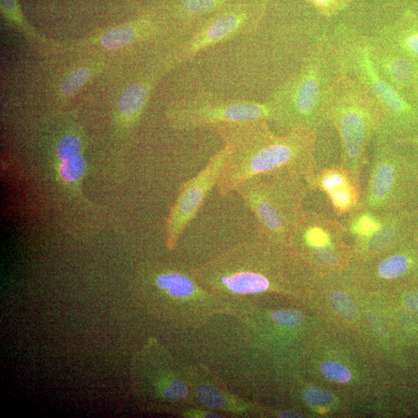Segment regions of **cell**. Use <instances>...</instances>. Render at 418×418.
<instances>
[{
    "mask_svg": "<svg viewBox=\"0 0 418 418\" xmlns=\"http://www.w3.org/2000/svg\"><path fill=\"white\" fill-rule=\"evenodd\" d=\"M224 140L228 156L217 185L226 197L249 178L284 167L298 170L308 182L317 172V133L295 129L276 135L267 120L219 124L213 127Z\"/></svg>",
    "mask_w": 418,
    "mask_h": 418,
    "instance_id": "1",
    "label": "cell"
},
{
    "mask_svg": "<svg viewBox=\"0 0 418 418\" xmlns=\"http://www.w3.org/2000/svg\"><path fill=\"white\" fill-rule=\"evenodd\" d=\"M342 73L331 35L320 37L300 70L275 91L268 102L274 123L287 132L307 129L318 132L328 122L327 94Z\"/></svg>",
    "mask_w": 418,
    "mask_h": 418,
    "instance_id": "2",
    "label": "cell"
},
{
    "mask_svg": "<svg viewBox=\"0 0 418 418\" xmlns=\"http://www.w3.org/2000/svg\"><path fill=\"white\" fill-rule=\"evenodd\" d=\"M325 115L340 136L341 165L362 190L360 178L368 147L382 124L381 108L365 87L342 72L327 94Z\"/></svg>",
    "mask_w": 418,
    "mask_h": 418,
    "instance_id": "3",
    "label": "cell"
},
{
    "mask_svg": "<svg viewBox=\"0 0 418 418\" xmlns=\"http://www.w3.org/2000/svg\"><path fill=\"white\" fill-rule=\"evenodd\" d=\"M308 191L298 170L284 167L247 179L235 192L254 214L260 235L290 246L305 214L303 204Z\"/></svg>",
    "mask_w": 418,
    "mask_h": 418,
    "instance_id": "4",
    "label": "cell"
},
{
    "mask_svg": "<svg viewBox=\"0 0 418 418\" xmlns=\"http://www.w3.org/2000/svg\"><path fill=\"white\" fill-rule=\"evenodd\" d=\"M341 72L354 78L371 94L382 112V124L376 135L396 140L413 109L406 98L390 85L376 70L371 58L368 37L346 26L331 35Z\"/></svg>",
    "mask_w": 418,
    "mask_h": 418,
    "instance_id": "5",
    "label": "cell"
},
{
    "mask_svg": "<svg viewBox=\"0 0 418 418\" xmlns=\"http://www.w3.org/2000/svg\"><path fill=\"white\" fill-rule=\"evenodd\" d=\"M394 140L374 139V154L360 206L375 211L402 210L417 181L416 167L404 158Z\"/></svg>",
    "mask_w": 418,
    "mask_h": 418,
    "instance_id": "6",
    "label": "cell"
},
{
    "mask_svg": "<svg viewBox=\"0 0 418 418\" xmlns=\"http://www.w3.org/2000/svg\"><path fill=\"white\" fill-rule=\"evenodd\" d=\"M167 118L174 129L186 131L253 120L274 122V112L268 101L222 98L213 93L200 92L172 104Z\"/></svg>",
    "mask_w": 418,
    "mask_h": 418,
    "instance_id": "7",
    "label": "cell"
},
{
    "mask_svg": "<svg viewBox=\"0 0 418 418\" xmlns=\"http://www.w3.org/2000/svg\"><path fill=\"white\" fill-rule=\"evenodd\" d=\"M261 9V6L253 0H241L226 6L181 38L160 67L165 72L171 70L211 47L252 31L257 28Z\"/></svg>",
    "mask_w": 418,
    "mask_h": 418,
    "instance_id": "8",
    "label": "cell"
},
{
    "mask_svg": "<svg viewBox=\"0 0 418 418\" xmlns=\"http://www.w3.org/2000/svg\"><path fill=\"white\" fill-rule=\"evenodd\" d=\"M412 217L406 210L375 211L359 206L346 215V235L362 254L376 257L387 252L406 237Z\"/></svg>",
    "mask_w": 418,
    "mask_h": 418,
    "instance_id": "9",
    "label": "cell"
},
{
    "mask_svg": "<svg viewBox=\"0 0 418 418\" xmlns=\"http://www.w3.org/2000/svg\"><path fill=\"white\" fill-rule=\"evenodd\" d=\"M342 221L313 211H306L296 226L290 246L299 249L324 269L341 266L346 248Z\"/></svg>",
    "mask_w": 418,
    "mask_h": 418,
    "instance_id": "10",
    "label": "cell"
},
{
    "mask_svg": "<svg viewBox=\"0 0 418 418\" xmlns=\"http://www.w3.org/2000/svg\"><path fill=\"white\" fill-rule=\"evenodd\" d=\"M228 156L226 147L208 160L195 176L182 185L166 220V244L173 249L188 224L197 215L213 188L218 185Z\"/></svg>",
    "mask_w": 418,
    "mask_h": 418,
    "instance_id": "11",
    "label": "cell"
},
{
    "mask_svg": "<svg viewBox=\"0 0 418 418\" xmlns=\"http://www.w3.org/2000/svg\"><path fill=\"white\" fill-rule=\"evenodd\" d=\"M368 45L371 58L383 79L401 94L408 89L414 75L408 58L380 35L368 37Z\"/></svg>",
    "mask_w": 418,
    "mask_h": 418,
    "instance_id": "12",
    "label": "cell"
},
{
    "mask_svg": "<svg viewBox=\"0 0 418 418\" xmlns=\"http://www.w3.org/2000/svg\"><path fill=\"white\" fill-rule=\"evenodd\" d=\"M162 32L160 24L155 20L140 19L104 31L90 39L89 43L108 51L119 50L156 38Z\"/></svg>",
    "mask_w": 418,
    "mask_h": 418,
    "instance_id": "13",
    "label": "cell"
},
{
    "mask_svg": "<svg viewBox=\"0 0 418 418\" xmlns=\"http://www.w3.org/2000/svg\"><path fill=\"white\" fill-rule=\"evenodd\" d=\"M161 72L164 71L160 69L157 73L135 81L121 93L117 104V120L124 129H129L138 122L149 102L158 74Z\"/></svg>",
    "mask_w": 418,
    "mask_h": 418,
    "instance_id": "14",
    "label": "cell"
},
{
    "mask_svg": "<svg viewBox=\"0 0 418 418\" xmlns=\"http://www.w3.org/2000/svg\"><path fill=\"white\" fill-rule=\"evenodd\" d=\"M239 1L241 0H179L178 31L180 39L197 28L213 13Z\"/></svg>",
    "mask_w": 418,
    "mask_h": 418,
    "instance_id": "15",
    "label": "cell"
},
{
    "mask_svg": "<svg viewBox=\"0 0 418 418\" xmlns=\"http://www.w3.org/2000/svg\"><path fill=\"white\" fill-rule=\"evenodd\" d=\"M351 183L348 171L340 164L317 172L308 185L310 190H320L327 194Z\"/></svg>",
    "mask_w": 418,
    "mask_h": 418,
    "instance_id": "16",
    "label": "cell"
},
{
    "mask_svg": "<svg viewBox=\"0 0 418 418\" xmlns=\"http://www.w3.org/2000/svg\"><path fill=\"white\" fill-rule=\"evenodd\" d=\"M155 284L175 298H187L197 292L190 276L178 271H165L157 275Z\"/></svg>",
    "mask_w": 418,
    "mask_h": 418,
    "instance_id": "17",
    "label": "cell"
},
{
    "mask_svg": "<svg viewBox=\"0 0 418 418\" xmlns=\"http://www.w3.org/2000/svg\"><path fill=\"white\" fill-rule=\"evenodd\" d=\"M102 64H92L76 67L62 78L59 85L60 95L69 97L75 95L80 90L102 71Z\"/></svg>",
    "mask_w": 418,
    "mask_h": 418,
    "instance_id": "18",
    "label": "cell"
},
{
    "mask_svg": "<svg viewBox=\"0 0 418 418\" xmlns=\"http://www.w3.org/2000/svg\"><path fill=\"white\" fill-rule=\"evenodd\" d=\"M362 192V190L351 183L327 195L335 214L339 217H346L361 203Z\"/></svg>",
    "mask_w": 418,
    "mask_h": 418,
    "instance_id": "19",
    "label": "cell"
},
{
    "mask_svg": "<svg viewBox=\"0 0 418 418\" xmlns=\"http://www.w3.org/2000/svg\"><path fill=\"white\" fill-rule=\"evenodd\" d=\"M411 267V260L403 253H391L383 258L376 267V274L383 280H394L406 275Z\"/></svg>",
    "mask_w": 418,
    "mask_h": 418,
    "instance_id": "20",
    "label": "cell"
},
{
    "mask_svg": "<svg viewBox=\"0 0 418 418\" xmlns=\"http://www.w3.org/2000/svg\"><path fill=\"white\" fill-rule=\"evenodd\" d=\"M1 13L6 22L31 39L42 40L38 33L31 28L23 15L18 0H0Z\"/></svg>",
    "mask_w": 418,
    "mask_h": 418,
    "instance_id": "21",
    "label": "cell"
},
{
    "mask_svg": "<svg viewBox=\"0 0 418 418\" xmlns=\"http://www.w3.org/2000/svg\"><path fill=\"white\" fill-rule=\"evenodd\" d=\"M58 172L60 180L66 184H76L82 180L87 171V162L83 153L58 162Z\"/></svg>",
    "mask_w": 418,
    "mask_h": 418,
    "instance_id": "22",
    "label": "cell"
},
{
    "mask_svg": "<svg viewBox=\"0 0 418 418\" xmlns=\"http://www.w3.org/2000/svg\"><path fill=\"white\" fill-rule=\"evenodd\" d=\"M378 35L402 53L404 51L408 55L418 58V31L396 33L390 30H383Z\"/></svg>",
    "mask_w": 418,
    "mask_h": 418,
    "instance_id": "23",
    "label": "cell"
},
{
    "mask_svg": "<svg viewBox=\"0 0 418 418\" xmlns=\"http://www.w3.org/2000/svg\"><path fill=\"white\" fill-rule=\"evenodd\" d=\"M84 143L83 138L77 133H69L58 140L56 155L58 162L69 159L83 153Z\"/></svg>",
    "mask_w": 418,
    "mask_h": 418,
    "instance_id": "24",
    "label": "cell"
},
{
    "mask_svg": "<svg viewBox=\"0 0 418 418\" xmlns=\"http://www.w3.org/2000/svg\"><path fill=\"white\" fill-rule=\"evenodd\" d=\"M331 306L343 319L352 321L356 318L357 308L351 296L342 291H334L330 294Z\"/></svg>",
    "mask_w": 418,
    "mask_h": 418,
    "instance_id": "25",
    "label": "cell"
},
{
    "mask_svg": "<svg viewBox=\"0 0 418 418\" xmlns=\"http://www.w3.org/2000/svg\"><path fill=\"white\" fill-rule=\"evenodd\" d=\"M320 372L327 380L339 383H348L352 377L351 372L346 366L335 361L322 362Z\"/></svg>",
    "mask_w": 418,
    "mask_h": 418,
    "instance_id": "26",
    "label": "cell"
},
{
    "mask_svg": "<svg viewBox=\"0 0 418 418\" xmlns=\"http://www.w3.org/2000/svg\"><path fill=\"white\" fill-rule=\"evenodd\" d=\"M303 399L315 407H326L333 403V395L319 387H309L303 392Z\"/></svg>",
    "mask_w": 418,
    "mask_h": 418,
    "instance_id": "27",
    "label": "cell"
},
{
    "mask_svg": "<svg viewBox=\"0 0 418 418\" xmlns=\"http://www.w3.org/2000/svg\"><path fill=\"white\" fill-rule=\"evenodd\" d=\"M272 319L276 325L295 328L301 325L303 316L299 312L294 311V310H280L272 314Z\"/></svg>",
    "mask_w": 418,
    "mask_h": 418,
    "instance_id": "28",
    "label": "cell"
},
{
    "mask_svg": "<svg viewBox=\"0 0 418 418\" xmlns=\"http://www.w3.org/2000/svg\"><path fill=\"white\" fill-rule=\"evenodd\" d=\"M318 8L323 15H332L344 6L339 0H308Z\"/></svg>",
    "mask_w": 418,
    "mask_h": 418,
    "instance_id": "29",
    "label": "cell"
},
{
    "mask_svg": "<svg viewBox=\"0 0 418 418\" xmlns=\"http://www.w3.org/2000/svg\"><path fill=\"white\" fill-rule=\"evenodd\" d=\"M403 304L410 311L418 313V292H410L406 295Z\"/></svg>",
    "mask_w": 418,
    "mask_h": 418,
    "instance_id": "30",
    "label": "cell"
},
{
    "mask_svg": "<svg viewBox=\"0 0 418 418\" xmlns=\"http://www.w3.org/2000/svg\"><path fill=\"white\" fill-rule=\"evenodd\" d=\"M410 85L414 86V89L418 95V67L415 70L414 67V75L412 78V82H411Z\"/></svg>",
    "mask_w": 418,
    "mask_h": 418,
    "instance_id": "31",
    "label": "cell"
},
{
    "mask_svg": "<svg viewBox=\"0 0 418 418\" xmlns=\"http://www.w3.org/2000/svg\"><path fill=\"white\" fill-rule=\"evenodd\" d=\"M280 417H301V416H299V415L294 414V413H285L281 415Z\"/></svg>",
    "mask_w": 418,
    "mask_h": 418,
    "instance_id": "32",
    "label": "cell"
},
{
    "mask_svg": "<svg viewBox=\"0 0 418 418\" xmlns=\"http://www.w3.org/2000/svg\"><path fill=\"white\" fill-rule=\"evenodd\" d=\"M339 1L343 5L345 6L347 3V0H339Z\"/></svg>",
    "mask_w": 418,
    "mask_h": 418,
    "instance_id": "33",
    "label": "cell"
}]
</instances>
